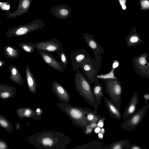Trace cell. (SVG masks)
<instances>
[{
  "label": "cell",
  "instance_id": "2",
  "mask_svg": "<svg viewBox=\"0 0 149 149\" xmlns=\"http://www.w3.org/2000/svg\"><path fill=\"white\" fill-rule=\"evenodd\" d=\"M74 81L76 89L79 94L94 108V110L97 111L98 105L94 97L91 83L79 70L75 74Z\"/></svg>",
  "mask_w": 149,
  "mask_h": 149
},
{
  "label": "cell",
  "instance_id": "45",
  "mask_svg": "<svg viewBox=\"0 0 149 149\" xmlns=\"http://www.w3.org/2000/svg\"><path fill=\"white\" fill-rule=\"evenodd\" d=\"M101 128L100 132L103 134L105 133V129L103 127Z\"/></svg>",
  "mask_w": 149,
  "mask_h": 149
},
{
  "label": "cell",
  "instance_id": "13",
  "mask_svg": "<svg viewBox=\"0 0 149 149\" xmlns=\"http://www.w3.org/2000/svg\"><path fill=\"white\" fill-rule=\"evenodd\" d=\"M51 87L52 91L61 102L68 103L70 100V94L60 84L54 81L51 84Z\"/></svg>",
  "mask_w": 149,
  "mask_h": 149
},
{
  "label": "cell",
  "instance_id": "47",
  "mask_svg": "<svg viewBox=\"0 0 149 149\" xmlns=\"http://www.w3.org/2000/svg\"><path fill=\"white\" fill-rule=\"evenodd\" d=\"M1 22L0 21V37H1V35H0V29H1V27H0V24H1Z\"/></svg>",
  "mask_w": 149,
  "mask_h": 149
},
{
  "label": "cell",
  "instance_id": "10",
  "mask_svg": "<svg viewBox=\"0 0 149 149\" xmlns=\"http://www.w3.org/2000/svg\"><path fill=\"white\" fill-rule=\"evenodd\" d=\"M83 37L88 47L92 51L95 59L101 63L102 54H105L103 47L95 40L93 35L85 33L83 35Z\"/></svg>",
  "mask_w": 149,
  "mask_h": 149
},
{
  "label": "cell",
  "instance_id": "25",
  "mask_svg": "<svg viewBox=\"0 0 149 149\" xmlns=\"http://www.w3.org/2000/svg\"><path fill=\"white\" fill-rule=\"evenodd\" d=\"M82 108L84 112L87 119L90 123L95 122L97 123L100 119L103 117L99 115L97 111L82 107Z\"/></svg>",
  "mask_w": 149,
  "mask_h": 149
},
{
  "label": "cell",
  "instance_id": "35",
  "mask_svg": "<svg viewBox=\"0 0 149 149\" xmlns=\"http://www.w3.org/2000/svg\"><path fill=\"white\" fill-rule=\"evenodd\" d=\"M105 120V118L104 117L100 119L97 123V126L100 127V128L103 127L104 125V122Z\"/></svg>",
  "mask_w": 149,
  "mask_h": 149
},
{
  "label": "cell",
  "instance_id": "30",
  "mask_svg": "<svg viewBox=\"0 0 149 149\" xmlns=\"http://www.w3.org/2000/svg\"><path fill=\"white\" fill-rule=\"evenodd\" d=\"M115 69V68L111 67V69L109 72L105 74L97 75V78L104 80L108 79H117V77H115L114 75Z\"/></svg>",
  "mask_w": 149,
  "mask_h": 149
},
{
  "label": "cell",
  "instance_id": "12",
  "mask_svg": "<svg viewBox=\"0 0 149 149\" xmlns=\"http://www.w3.org/2000/svg\"><path fill=\"white\" fill-rule=\"evenodd\" d=\"M69 56L72 61V66L73 71L79 70L81 63L91 56L86 50L84 48H81L80 50L73 51L70 53Z\"/></svg>",
  "mask_w": 149,
  "mask_h": 149
},
{
  "label": "cell",
  "instance_id": "1",
  "mask_svg": "<svg viewBox=\"0 0 149 149\" xmlns=\"http://www.w3.org/2000/svg\"><path fill=\"white\" fill-rule=\"evenodd\" d=\"M29 143L38 149H64L72 139L62 132L46 130L27 138Z\"/></svg>",
  "mask_w": 149,
  "mask_h": 149
},
{
  "label": "cell",
  "instance_id": "43",
  "mask_svg": "<svg viewBox=\"0 0 149 149\" xmlns=\"http://www.w3.org/2000/svg\"><path fill=\"white\" fill-rule=\"evenodd\" d=\"M5 64V61L3 60H0V67H3Z\"/></svg>",
  "mask_w": 149,
  "mask_h": 149
},
{
  "label": "cell",
  "instance_id": "37",
  "mask_svg": "<svg viewBox=\"0 0 149 149\" xmlns=\"http://www.w3.org/2000/svg\"><path fill=\"white\" fill-rule=\"evenodd\" d=\"M118 1L122 6V8L123 10H125L126 8V6L125 5L126 0H118Z\"/></svg>",
  "mask_w": 149,
  "mask_h": 149
},
{
  "label": "cell",
  "instance_id": "14",
  "mask_svg": "<svg viewBox=\"0 0 149 149\" xmlns=\"http://www.w3.org/2000/svg\"><path fill=\"white\" fill-rule=\"evenodd\" d=\"M32 0H19L17 8L14 11L7 13V19H12L19 17L27 13L30 8Z\"/></svg>",
  "mask_w": 149,
  "mask_h": 149
},
{
  "label": "cell",
  "instance_id": "23",
  "mask_svg": "<svg viewBox=\"0 0 149 149\" xmlns=\"http://www.w3.org/2000/svg\"><path fill=\"white\" fill-rule=\"evenodd\" d=\"M3 56L10 59H15L20 57L21 52L17 48L10 45H6L3 48Z\"/></svg>",
  "mask_w": 149,
  "mask_h": 149
},
{
  "label": "cell",
  "instance_id": "8",
  "mask_svg": "<svg viewBox=\"0 0 149 149\" xmlns=\"http://www.w3.org/2000/svg\"><path fill=\"white\" fill-rule=\"evenodd\" d=\"M148 54L143 53L134 57L132 63L134 69L139 75L143 77L149 78V62L147 60Z\"/></svg>",
  "mask_w": 149,
  "mask_h": 149
},
{
  "label": "cell",
  "instance_id": "26",
  "mask_svg": "<svg viewBox=\"0 0 149 149\" xmlns=\"http://www.w3.org/2000/svg\"><path fill=\"white\" fill-rule=\"evenodd\" d=\"M70 149H107V146L97 141H94L86 144Z\"/></svg>",
  "mask_w": 149,
  "mask_h": 149
},
{
  "label": "cell",
  "instance_id": "28",
  "mask_svg": "<svg viewBox=\"0 0 149 149\" xmlns=\"http://www.w3.org/2000/svg\"><path fill=\"white\" fill-rule=\"evenodd\" d=\"M18 46L23 50L29 53L33 52L36 47V43L22 42L18 43Z\"/></svg>",
  "mask_w": 149,
  "mask_h": 149
},
{
  "label": "cell",
  "instance_id": "15",
  "mask_svg": "<svg viewBox=\"0 0 149 149\" xmlns=\"http://www.w3.org/2000/svg\"><path fill=\"white\" fill-rule=\"evenodd\" d=\"M71 8L65 4L53 7L50 10V12L55 17L63 19L71 16Z\"/></svg>",
  "mask_w": 149,
  "mask_h": 149
},
{
  "label": "cell",
  "instance_id": "17",
  "mask_svg": "<svg viewBox=\"0 0 149 149\" xmlns=\"http://www.w3.org/2000/svg\"><path fill=\"white\" fill-rule=\"evenodd\" d=\"M16 113L21 119L28 118L36 120H41V116L38 115L35 110L30 107L20 108L17 110Z\"/></svg>",
  "mask_w": 149,
  "mask_h": 149
},
{
  "label": "cell",
  "instance_id": "31",
  "mask_svg": "<svg viewBox=\"0 0 149 149\" xmlns=\"http://www.w3.org/2000/svg\"><path fill=\"white\" fill-rule=\"evenodd\" d=\"M61 63L66 67L68 64V60L66 55L64 51H62L59 55Z\"/></svg>",
  "mask_w": 149,
  "mask_h": 149
},
{
  "label": "cell",
  "instance_id": "19",
  "mask_svg": "<svg viewBox=\"0 0 149 149\" xmlns=\"http://www.w3.org/2000/svg\"><path fill=\"white\" fill-rule=\"evenodd\" d=\"M16 94V89L12 86L3 84H0V98L6 100L14 97Z\"/></svg>",
  "mask_w": 149,
  "mask_h": 149
},
{
  "label": "cell",
  "instance_id": "33",
  "mask_svg": "<svg viewBox=\"0 0 149 149\" xmlns=\"http://www.w3.org/2000/svg\"><path fill=\"white\" fill-rule=\"evenodd\" d=\"M10 149L6 142L3 140L0 139V149Z\"/></svg>",
  "mask_w": 149,
  "mask_h": 149
},
{
  "label": "cell",
  "instance_id": "5",
  "mask_svg": "<svg viewBox=\"0 0 149 149\" xmlns=\"http://www.w3.org/2000/svg\"><path fill=\"white\" fill-rule=\"evenodd\" d=\"M45 26L42 20H35L31 22L9 28L7 31L6 36L8 38L26 34L29 32L41 29Z\"/></svg>",
  "mask_w": 149,
  "mask_h": 149
},
{
  "label": "cell",
  "instance_id": "32",
  "mask_svg": "<svg viewBox=\"0 0 149 149\" xmlns=\"http://www.w3.org/2000/svg\"><path fill=\"white\" fill-rule=\"evenodd\" d=\"M140 3L142 9H148L149 7V0H141Z\"/></svg>",
  "mask_w": 149,
  "mask_h": 149
},
{
  "label": "cell",
  "instance_id": "38",
  "mask_svg": "<svg viewBox=\"0 0 149 149\" xmlns=\"http://www.w3.org/2000/svg\"><path fill=\"white\" fill-rule=\"evenodd\" d=\"M119 62L116 60H114L112 63L111 67L114 68L115 69L117 68L119 65Z\"/></svg>",
  "mask_w": 149,
  "mask_h": 149
},
{
  "label": "cell",
  "instance_id": "7",
  "mask_svg": "<svg viewBox=\"0 0 149 149\" xmlns=\"http://www.w3.org/2000/svg\"><path fill=\"white\" fill-rule=\"evenodd\" d=\"M149 107V105L147 104L136 111L125 119L121 124V127L127 131H131L134 130L142 121Z\"/></svg>",
  "mask_w": 149,
  "mask_h": 149
},
{
  "label": "cell",
  "instance_id": "18",
  "mask_svg": "<svg viewBox=\"0 0 149 149\" xmlns=\"http://www.w3.org/2000/svg\"><path fill=\"white\" fill-rule=\"evenodd\" d=\"M127 45L129 47L136 46L145 42L141 39L135 28L131 31L129 35L125 37Z\"/></svg>",
  "mask_w": 149,
  "mask_h": 149
},
{
  "label": "cell",
  "instance_id": "40",
  "mask_svg": "<svg viewBox=\"0 0 149 149\" xmlns=\"http://www.w3.org/2000/svg\"><path fill=\"white\" fill-rule=\"evenodd\" d=\"M88 125L90 127L93 129L97 126V123L95 122L91 123Z\"/></svg>",
  "mask_w": 149,
  "mask_h": 149
},
{
  "label": "cell",
  "instance_id": "29",
  "mask_svg": "<svg viewBox=\"0 0 149 149\" xmlns=\"http://www.w3.org/2000/svg\"><path fill=\"white\" fill-rule=\"evenodd\" d=\"M0 126L8 132L11 133L13 127L11 123L6 118L0 114Z\"/></svg>",
  "mask_w": 149,
  "mask_h": 149
},
{
  "label": "cell",
  "instance_id": "36",
  "mask_svg": "<svg viewBox=\"0 0 149 149\" xmlns=\"http://www.w3.org/2000/svg\"><path fill=\"white\" fill-rule=\"evenodd\" d=\"M127 149H146V148H143L136 144H130L128 147Z\"/></svg>",
  "mask_w": 149,
  "mask_h": 149
},
{
  "label": "cell",
  "instance_id": "6",
  "mask_svg": "<svg viewBox=\"0 0 149 149\" xmlns=\"http://www.w3.org/2000/svg\"><path fill=\"white\" fill-rule=\"evenodd\" d=\"M101 66V63L91 56L81 63L79 68L88 81L90 83H94L98 81L97 76Z\"/></svg>",
  "mask_w": 149,
  "mask_h": 149
},
{
  "label": "cell",
  "instance_id": "34",
  "mask_svg": "<svg viewBox=\"0 0 149 149\" xmlns=\"http://www.w3.org/2000/svg\"><path fill=\"white\" fill-rule=\"evenodd\" d=\"M93 128L91 127L88 125L86 127L85 130L84 131L85 134H91L93 131Z\"/></svg>",
  "mask_w": 149,
  "mask_h": 149
},
{
  "label": "cell",
  "instance_id": "22",
  "mask_svg": "<svg viewBox=\"0 0 149 149\" xmlns=\"http://www.w3.org/2000/svg\"><path fill=\"white\" fill-rule=\"evenodd\" d=\"M8 69L10 73V79L19 85H23L24 80L18 68L15 65L12 64L8 67Z\"/></svg>",
  "mask_w": 149,
  "mask_h": 149
},
{
  "label": "cell",
  "instance_id": "11",
  "mask_svg": "<svg viewBox=\"0 0 149 149\" xmlns=\"http://www.w3.org/2000/svg\"><path fill=\"white\" fill-rule=\"evenodd\" d=\"M44 62L49 66L63 73L66 67L61 63L57 60L49 52L37 49Z\"/></svg>",
  "mask_w": 149,
  "mask_h": 149
},
{
  "label": "cell",
  "instance_id": "4",
  "mask_svg": "<svg viewBox=\"0 0 149 149\" xmlns=\"http://www.w3.org/2000/svg\"><path fill=\"white\" fill-rule=\"evenodd\" d=\"M105 91L113 103L121 111L122 88L121 82L117 79L104 80Z\"/></svg>",
  "mask_w": 149,
  "mask_h": 149
},
{
  "label": "cell",
  "instance_id": "3",
  "mask_svg": "<svg viewBox=\"0 0 149 149\" xmlns=\"http://www.w3.org/2000/svg\"><path fill=\"white\" fill-rule=\"evenodd\" d=\"M58 107L72 121L73 124L82 129L84 131L90 123L87 119L82 107H75L68 103L58 102Z\"/></svg>",
  "mask_w": 149,
  "mask_h": 149
},
{
  "label": "cell",
  "instance_id": "44",
  "mask_svg": "<svg viewBox=\"0 0 149 149\" xmlns=\"http://www.w3.org/2000/svg\"><path fill=\"white\" fill-rule=\"evenodd\" d=\"M98 136L99 138L102 139L103 137V134L100 132L98 134Z\"/></svg>",
  "mask_w": 149,
  "mask_h": 149
},
{
  "label": "cell",
  "instance_id": "39",
  "mask_svg": "<svg viewBox=\"0 0 149 149\" xmlns=\"http://www.w3.org/2000/svg\"><path fill=\"white\" fill-rule=\"evenodd\" d=\"M143 97L145 100V103L146 104H148L149 100V94L148 93L145 94L143 95Z\"/></svg>",
  "mask_w": 149,
  "mask_h": 149
},
{
  "label": "cell",
  "instance_id": "41",
  "mask_svg": "<svg viewBox=\"0 0 149 149\" xmlns=\"http://www.w3.org/2000/svg\"><path fill=\"white\" fill-rule=\"evenodd\" d=\"M36 111L38 115L40 116L42 115V110L38 108L35 110Z\"/></svg>",
  "mask_w": 149,
  "mask_h": 149
},
{
  "label": "cell",
  "instance_id": "46",
  "mask_svg": "<svg viewBox=\"0 0 149 149\" xmlns=\"http://www.w3.org/2000/svg\"><path fill=\"white\" fill-rule=\"evenodd\" d=\"M15 126L17 129H19V127H20V125L19 123H16Z\"/></svg>",
  "mask_w": 149,
  "mask_h": 149
},
{
  "label": "cell",
  "instance_id": "27",
  "mask_svg": "<svg viewBox=\"0 0 149 149\" xmlns=\"http://www.w3.org/2000/svg\"><path fill=\"white\" fill-rule=\"evenodd\" d=\"M130 141L122 140L113 142L107 146V149H127Z\"/></svg>",
  "mask_w": 149,
  "mask_h": 149
},
{
  "label": "cell",
  "instance_id": "9",
  "mask_svg": "<svg viewBox=\"0 0 149 149\" xmlns=\"http://www.w3.org/2000/svg\"><path fill=\"white\" fill-rule=\"evenodd\" d=\"M36 48L49 52L56 53L59 55L63 51L61 44L56 38H52L48 40L37 42Z\"/></svg>",
  "mask_w": 149,
  "mask_h": 149
},
{
  "label": "cell",
  "instance_id": "42",
  "mask_svg": "<svg viewBox=\"0 0 149 149\" xmlns=\"http://www.w3.org/2000/svg\"><path fill=\"white\" fill-rule=\"evenodd\" d=\"M94 129V132L95 133L98 134L100 132L101 128L100 127L97 126Z\"/></svg>",
  "mask_w": 149,
  "mask_h": 149
},
{
  "label": "cell",
  "instance_id": "20",
  "mask_svg": "<svg viewBox=\"0 0 149 149\" xmlns=\"http://www.w3.org/2000/svg\"><path fill=\"white\" fill-rule=\"evenodd\" d=\"M25 70L29 90L31 93L36 94L37 87L36 80L28 65L26 67Z\"/></svg>",
  "mask_w": 149,
  "mask_h": 149
},
{
  "label": "cell",
  "instance_id": "16",
  "mask_svg": "<svg viewBox=\"0 0 149 149\" xmlns=\"http://www.w3.org/2000/svg\"><path fill=\"white\" fill-rule=\"evenodd\" d=\"M139 101L137 92L136 91L132 95L126 108L123 112V119H126L136 111L137 107L139 103Z\"/></svg>",
  "mask_w": 149,
  "mask_h": 149
},
{
  "label": "cell",
  "instance_id": "21",
  "mask_svg": "<svg viewBox=\"0 0 149 149\" xmlns=\"http://www.w3.org/2000/svg\"><path fill=\"white\" fill-rule=\"evenodd\" d=\"M104 102L108 113L111 117L115 119L120 120L121 115L120 111L116 107L105 97H104Z\"/></svg>",
  "mask_w": 149,
  "mask_h": 149
},
{
  "label": "cell",
  "instance_id": "24",
  "mask_svg": "<svg viewBox=\"0 0 149 149\" xmlns=\"http://www.w3.org/2000/svg\"><path fill=\"white\" fill-rule=\"evenodd\" d=\"M92 91L97 103L100 105L102 98L105 97L103 91V87L98 81L94 83V86L92 87Z\"/></svg>",
  "mask_w": 149,
  "mask_h": 149
}]
</instances>
